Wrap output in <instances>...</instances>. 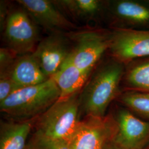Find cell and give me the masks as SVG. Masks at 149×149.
Returning <instances> with one entry per match:
<instances>
[{
    "label": "cell",
    "instance_id": "1",
    "mask_svg": "<svg viewBox=\"0 0 149 149\" xmlns=\"http://www.w3.org/2000/svg\"><path fill=\"white\" fill-rule=\"evenodd\" d=\"M60 97L59 89L52 77L42 84L16 91L0 102L1 112L22 120L38 117Z\"/></svg>",
    "mask_w": 149,
    "mask_h": 149
},
{
    "label": "cell",
    "instance_id": "2",
    "mask_svg": "<svg viewBox=\"0 0 149 149\" xmlns=\"http://www.w3.org/2000/svg\"><path fill=\"white\" fill-rule=\"evenodd\" d=\"M122 74V66L113 63L94 75L80 96V108L87 117L105 116L108 107L117 96Z\"/></svg>",
    "mask_w": 149,
    "mask_h": 149
},
{
    "label": "cell",
    "instance_id": "3",
    "mask_svg": "<svg viewBox=\"0 0 149 149\" xmlns=\"http://www.w3.org/2000/svg\"><path fill=\"white\" fill-rule=\"evenodd\" d=\"M78 94L59 99L38 117L36 132L54 140L69 143L80 122Z\"/></svg>",
    "mask_w": 149,
    "mask_h": 149
},
{
    "label": "cell",
    "instance_id": "4",
    "mask_svg": "<svg viewBox=\"0 0 149 149\" xmlns=\"http://www.w3.org/2000/svg\"><path fill=\"white\" fill-rule=\"evenodd\" d=\"M117 130L116 119L109 116L87 117L80 121L70 140V149H104Z\"/></svg>",
    "mask_w": 149,
    "mask_h": 149
},
{
    "label": "cell",
    "instance_id": "5",
    "mask_svg": "<svg viewBox=\"0 0 149 149\" xmlns=\"http://www.w3.org/2000/svg\"><path fill=\"white\" fill-rule=\"evenodd\" d=\"M4 27L8 48L17 55L34 51L38 44V32L27 12L18 10L11 12L6 18Z\"/></svg>",
    "mask_w": 149,
    "mask_h": 149
},
{
    "label": "cell",
    "instance_id": "6",
    "mask_svg": "<svg viewBox=\"0 0 149 149\" xmlns=\"http://www.w3.org/2000/svg\"><path fill=\"white\" fill-rule=\"evenodd\" d=\"M70 37L75 45L69 58L77 68L85 71H91L111 45V37L95 31L74 32Z\"/></svg>",
    "mask_w": 149,
    "mask_h": 149
},
{
    "label": "cell",
    "instance_id": "7",
    "mask_svg": "<svg viewBox=\"0 0 149 149\" xmlns=\"http://www.w3.org/2000/svg\"><path fill=\"white\" fill-rule=\"evenodd\" d=\"M109 49L120 63L149 56V31L119 29L111 36Z\"/></svg>",
    "mask_w": 149,
    "mask_h": 149
},
{
    "label": "cell",
    "instance_id": "8",
    "mask_svg": "<svg viewBox=\"0 0 149 149\" xmlns=\"http://www.w3.org/2000/svg\"><path fill=\"white\" fill-rule=\"evenodd\" d=\"M117 130L113 141L125 149H144L149 143V123L122 109L115 119Z\"/></svg>",
    "mask_w": 149,
    "mask_h": 149
},
{
    "label": "cell",
    "instance_id": "9",
    "mask_svg": "<svg viewBox=\"0 0 149 149\" xmlns=\"http://www.w3.org/2000/svg\"><path fill=\"white\" fill-rule=\"evenodd\" d=\"M70 52L63 38L53 34L38 43L32 54L43 73L50 78L58 71Z\"/></svg>",
    "mask_w": 149,
    "mask_h": 149
},
{
    "label": "cell",
    "instance_id": "10",
    "mask_svg": "<svg viewBox=\"0 0 149 149\" xmlns=\"http://www.w3.org/2000/svg\"><path fill=\"white\" fill-rule=\"evenodd\" d=\"M31 15L34 21L49 31L69 30L74 28V24L69 21L54 5L47 0L17 1Z\"/></svg>",
    "mask_w": 149,
    "mask_h": 149
},
{
    "label": "cell",
    "instance_id": "11",
    "mask_svg": "<svg viewBox=\"0 0 149 149\" xmlns=\"http://www.w3.org/2000/svg\"><path fill=\"white\" fill-rule=\"evenodd\" d=\"M1 74L8 76L19 88L38 85L49 79L43 73L32 53L17 57L10 69Z\"/></svg>",
    "mask_w": 149,
    "mask_h": 149
},
{
    "label": "cell",
    "instance_id": "12",
    "mask_svg": "<svg viewBox=\"0 0 149 149\" xmlns=\"http://www.w3.org/2000/svg\"><path fill=\"white\" fill-rule=\"evenodd\" d=\"M91 72L77 68L68 56L52 77L60 92L59 99H65L78 94L85 85Z\"/></svg>",
    "mask_w": 149,
    "mask_h": 149
},
{
    "label": "cell",
    "instance_id": "13",
    "mask_svg": "<svg viewBox=\"0 0 149 149\" xmlns=\"http://www.w3.org/2000/svg\"><path fill=\"white\" fill-rule=\"evenodd\" d=\"M33 126L32 120L1 122L0 149H26L27 139Z\"/></svg>",
    "mask_w": 149,
    "mask_h": 149
},
{
    "label": "cell",
    "instance_id": "14",
    "mask_svg": "<svg viewBox=\"0 0 149 149\" xmlns=\"http://www.w3.org/2000/svg\"><path fill=\"white\" fill-rule=\"evenodd\" d=\"M115 12L118 17L134 24L149 23V8L131 1H121L117 3Z\"/></svg>",
    "mask_w": 149,
    "mask_h": 149
},
{
    "label": "cell",
    "instance_id": "15",
    "mask_svg": "<svg viewBox=\"0 0 149 149\" xmlns=\"http://www.w3.org/2000/svg\"><path fill=\"white\" fill-rule=\"evenodd\" d=\"M127 81L134 88L149 93V61L130 70L127 75Z\"/></svg>",
    "mask_w": 149,
    "mask_h": 149
},
{
    "label": "cell",
    "instance_id": "16",
    "mask_svg": "<svg viewBox=\"0 0 149 149\" xmlns=\"http://www.w3.org/2000/svg\"><path fill=\"white\" fill-rule=\"evenodd\" d=\"M122 100L132 110L149 119V93L129 92L123 96Z\"/></svg>",
    "mask_w": 149,
    "mask_h": 149
},
{
    "label": "cell",
    "instance_id": "17",
    "mask_svg": "<svg viewBox=\"0 0 149 149\" xmlns=\"http://www.w3.org/2000/svg\"><path fill=\"white\" fill-rule=\"evenodd\" d=\"M69 11L80 16H91L95 14L100 7L97 0H67L59 2Z\"/></svg>",
    "mask_w": 149,
    "mask_h": 149
},
{
    "label": "cell",
    "instance_id": "18",
    "mask_svg": "<svg viewBox=\"0 0 149 149\" xmlns=\"http://www.w3.org/2000/svg\"><path fill=\"white\" fill-rule=\"evenodd\" d=\"M26 149H70L69 143L49 138L35 132L27 144Z\"/></svg>",
    "mask_w": 149,
    "mask_h": 149
},
{
    "label": "cell",
    "instance_id": "19",
    "mask_svg": "<svg viewBox=\"0 0 149 149\" xmlns=\"http://www.w3.org/2000/svg\"><path fill=\"white\" fill-rule=\"evenodd\" d=\"M19 89L10 77L6 74L0 75V102Z\"/></svg>",
    "mask_w": 149,
    "mask_h": 149
},
{
    "label": "cell",
    "instance_id": "20",
    "mask_svg": "<svg viewBox=\"0 0 149 149\" xmlns=\"http://www.w3.org/2000/svg\"><path fill=\"white\" fill-rule=\"evenodd\" d=\"M17 58V54L9 48H1L0 73H4L10 69Z\"/></svg>",
    "mask_w": 149,
    "mask_h": 149
},
{
    "label": "cell",
    "instance_id": "21",
    "mask_svg": "<svg viewBox=\"0 0 149 149\" xmlns=\"http://www.w3.org/2000/svg\"><path fill=\"white\" fill-rule=\"evenodd\" d=\"M104 149H125L123 148L122 147L119 146L114 143L113 141H109L108 144H107L106 146L104 147Z\"/></svg>",
    "mask_w": 149,
    "mask_h": 149
},
{
    "label": "cell",
    "instance_id": "22",
    "mask_svg": "<svg viewBox=\"0 0 149 149\" xmlns=\"http://www.w3.org/2000/svg\"><path fill=\"white\" fill-rule=\"evenodd\" d=\"M144 149H149V144H148V145Z\"/></svg>",
    "mask_w": 149,
    "mask_h": 149
}]
</instances>
